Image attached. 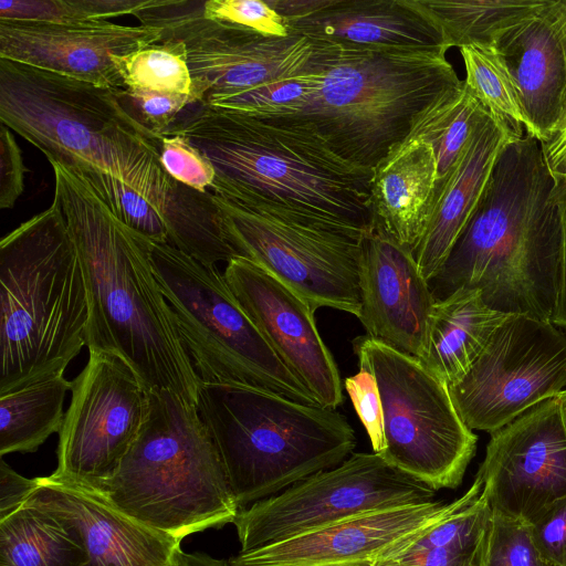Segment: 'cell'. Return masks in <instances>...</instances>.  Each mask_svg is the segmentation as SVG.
<instances>
[{
  "label": "cell",
  "instance_id": "cell-22",
  "mask_svg": "<svg viewBox=\"0 0 566 566\" xmlns=\"http://www.w3.org/2000/svg\"><path fill=\"white\" fill-rule=\"evenodd\" d=\"M516 139L488 112L475 126L457 165L436 196L433 212L413 251L430 282L474 213L504 147Z\"/></svg>",
  "mask_w": 566,
  "mask_h": 566
},
{
  "label": "cell",
  "instance_id": "cell-34",
  "mask_svg": "<svg viewBox=\"0 0 566 566\" xmlns=\"http://www.w3.org/2000/svg\"><path fill=\"white\" fill-rule=\"evenodd\" d=\"M112 60L125 87L191 96L192 78L185 48L178 41L161 40L126 55H113Z\"/></svg>",
  "mask_w": 566,
  "mask_h": 566
},
{
  "label": "cell",
  "instance_id": "cell-14",
  "mask_svg": "<svg viewBox=\"0 0 566 566\" xmlns=\"http://www.w3.org/2000/svg\"><path fill=\"white\" fill-rule=\"evenodd\" d=\"M566 389V332L523 314H510L468 373L449 386L471 429L492 433Z\"/></svg>",
  "mask_w": 566,
  "mask_h": 566
},
{
  "label": "cell",
  "instance_id": "cell-13",
  "mask_svg": "<svg viewBox=\"0 0 566 566\" xmlns=\"http://www.w3.org/2000/svg\"><path fill=\"white\" fill-rule=\"evenodd\" d=\"M436 491L379 453H352L270 497L241 509L233 522L240 552L277 543L343 520L434 501Z\"/></svg>",
  "mask_w": 566,
  "mask_h": 566
},
{
  "label": "cell",
  "instance_id": "cell-12",
  "mask_svg": "<svg viewBox=\"0 0 566 566\" xmlns=\"http://www.w3.org/2000/svg\"><path fill=\"white\" fill-rule=\"evenodd\" d=\"M135 17L140 24L160 28L161 40L182 43L195 104L212 94L243 91L316 70L332 46L329 41L298 33L269 36L206 19L197 0H164Z\"/></svg>",
  "mask_w": 566,
  "mask_h": 566
},
{
  "label": "cell",
  "instance_id": "cell-16",
  "mask_svg": "<svg viewBox=\"0 0 566 566\" xmlns=\"http://www.w3.org/2000/svg\"><path fill=\"white\" fill-rule=\"evenodd\" d=\"M490 436L475 478L492 511L531 522L566 497V407L560 394Z\"/></svg>",
  "mask_w": 566,
  "mask_h": 566
},
{
  "label": "cell",
  "instance_id": "cell-10",
  "mask_svg": "<svg viewBox=\"0 0 566 566\" xmlns=\"http://www.w3.org/2000/svg\"><path fill=\"white\" fill-rule=\"evenodd\" d=\"M230 243L303 297L358 317L363 241L370 235L251 193L212 186Z\"/></svg>",
  "mask_w": 566,
  "mask_h": 566
},
{
  "label": "cell",
  "instance_id": "cell-43",
  "mask_svg": "<svg viewBox=\"0 0 566 566\" xmlns=\"http://www.w3.org/2000/svg\"><path fill=\"white\" fill-rule=\"evenodd\" d=\"M38 488V478L28 479L17 473L4 460L0 462V520L25 503Z\"/></svg>",
  "mask_w": 566,
  "mask_h": 566
},
{
  "label": "cell",
  "instance_id": "cell-47",
  "mask_svg": "<svg viewBox=\"0 0 566 566\" xmlns=\"http://www.w3.org/2000/svg\"><path fill=\"white\" fill-rule=\"evenodd\" d=\"M543 12L557 35L566 63V0H546Z\"/></svg>",
  "mask_w": 566,
  "mask_h": 566
},
{
  "label": "cell",
  "instance_id": "cell-8",
  "mask_svg": "<svg viewBox=\"0 0 566 566\" xmlns=\"http://www.w3.org/2000/svg\"><path fill=\"white\" fill-rule=\"evenodd\" d=\"M447 51L357 50L334 43L317 91L294 116L343 159L371 172L407 139L416 116L461 82Z\"/></svg>",
  "mask_w": 566,
  "mask_h": 566
},
{
  "label": "cell",
  "instance_id": "cell-26",
  "mask_svg": "<svg viewBox=\"0 0 566 566\" xmlns=\"http://www.w3.org/2000/svg\"><path fill=\"white\" fill-rule=\"evenodd\" d=\"M509 315L488 306L479 289L461 287L437 300L421 361L449 387L468 373Z\"/></svg>",
  "mask_w": 566,
  "mask_h": 566
},
{
  "label": "cell",
  "instance_id": "cell-5",
  "mask_svg": "<svg viewBox=\"0 0 566 566\" xmlns=\"http://www.w3.org/2000/svg\"><path fill=\"white\" fill-rule=\"evenodd\" d=\"M0 290V395L64 374L86 346L88 304L55 201L1 239Z\"/></svg>",
  "mask_w": 566,
  "mask_h": 566
},
{
  "label": "cell",
  "instance_id": "cell-30",
  "mask_svg": "<svg viewBox=\"0 0 566 566\" xmlns=\"http://www.w3.org/2000/svg\"><path fill=\"white\" fill-rule=\"evenodd\" d=\"M441 33L448 49L493 44L501 32L545 0H409Z\"/></svg>",
  "mask_w": 566,
  "mask_h": 566
},
{
  "label": "cell",
  "instance_id": "cell-21",
  "mask_svg": "<svg viewBox=\"0 0 566 566\" xmlns=\"http://www.w3.org/2000/svg\"><path fill=\"white\" fill-rule=\"evenodd\" d=\"M27 501L76 525L87 553L85 566H174L184 554L180 541L138 523L85 488L39 476Z\"/></svg>",
  "mask_w": 566,
  "mask_h": 566
},
{
  "label": "cell",
  "instance_id": "cell-24",
  "mask_svg": "<svg viewBox=\"0 0 566 566\" xmlns=\"http://www.w3.org/2000/svg\"><path fill=\"white\" fill-rule=\"evenodd\" d=\"M545 3L501 32L493 43L516 84L530 135L541 143L556 134L566 97V63L543 12Z\"/></svg>",
  "mask_w": 566,
  "mask_h": 566
},
{
  "label": "cell",
  "instance_id": "cell-28",
  "mask_svg": "<svg viewBox=\"0 0 566 566\" xmlns=\"http://www.w3.org/2000/svg\"><path fill=\"white\" fill-rule=\"evenodd\" d=\"M490 523L491 509L484 500L463 502L380 562L391 566H484Z\"/></svg>",
  "mask_w": 566,
  "mask_h": 566
},
{
  "label": "cell",
  "instance_id": "cell-42",
  "mask_svg": "<svg viewBox=\"0 0 566 566\" xmlns=\"http://www.w3.org/2000/svg\"><path fill=\"white\" fill-rule=\"evenodd\" d=\"M24 165L20 147L11 129L0 125V208L14 206L24 189Z\"/></svg>",
  "mask_w": 566,
  "mask_h": 566
},
{
  "label": "cell",
  "instance_id": "cell-35",
  "mask_svg": "<svg viewBox=\"0 0 566 566\" xmlns=\"http://www.w3.org/2000/svg\"><path fill=\"white\" fill-rule=\"evenodd\" d=\"M484 566H553L537 548L528 522L491 510Z\"/></svg>",
  "mask_w": 566,
  "mask_h": 566
},
{
  "label": "cell",
  "instance_id": "cell-17",
  "mask_svg": "<svg viewBox=\"0 0 566 566\" xmlns=\"http://www.w3.org/2000/svg\"><path fill=\"white\" fill-rule=\"evenodd\" d=\"M223 276L274 353L317 402L329 409L342 405L339 371L318 333L312 306L245 256L229 261Z\"/></svg>",
  "mask_w": 566,
  "mask_h": 566
},
{
  "label": "cell",
  "instance_id": "cell-44",
  "mask_svg": "<svg viewBox=\"0 0 566 566\" xmlns=\"http://www.w3.org/2000/svg\"><path fill=\"white\" fill-rule=\"evenodd\" d=\"M555 182L562 216V258L557 304L552 323L566 329V177L556 179Z\"/></svg>",
  "mask_w": 566,
  "mask_h": 566
},
{
  "label": "cell",
  "instance_id": "cell-27",
  "mask_svg": "<svg viewBox=\"0 0 566 566\" xmlns=\"http://www.w3.org/2000/svg\"><path fill=\"white\" fill-rule=\"evenodd\" d=\"M78 528L39 504L23 505L0 520V566H85Z\"/></svg>",
  "mask_w": 566,
  "mask_h": 566
},
{
  "label": "cell",
  "instance_id": "cell-33",
  "mask_svg": "<svg viewBox=\"0 0 566 566\" xmlns=\"http://www.w3.org/2000/svg\"><path fill=\"white\" fill-rule=\"evenodd\" d=\"M323 63L321 67L298 76L243 91L212 94L201 104L260 118L300 114L308 98L317 91Z\"/></svg>",
  "mask_w": 566,
  "mask_h": 566
},
{
  "label": "cell",
  "instance_id": "cell-7",
  "mask_svg": "<svg viewBox=\"0 0 566 566\" xmlns=\"http://www.w3.org/2000/svg\"><path fill=\"white\" fill-rule=\"evenodd\" d=\"M197 410L241 509L340 464L356 447L335 409L258 387L201 381Z\"/></svg>",
  "mask_w": 566,
  "mask_h": 566
},
{
  "label": "cell",
  "instance_id": "cell-1",
  "mask_svg": "<svg viewBox=\"0 0 566 566\" xmlns=\"http://www.w3.org/2000/svg\"><path fill=\"white\" fill-rule=\"evenodd\" d=\"M50 164L53 201L65 218L86 287V347L120 355L150 391L168 390L197 407L201 380L156 277L148 239L118 220L84 180Z\"/></svg>",
  "mask_w": 566,
  "mask_h": 566
},
{
  "label": "cell",
  "instance_id": "cell-23",
  "mask_svg": "<svg viewBox=\"0 0 566 566\" xmlns=\"http://www.w3.org/2000/svg\"><path fill=\"white\" fill-rule=\"evenodd\" d=\"M285 24L289 32L357 50H449L409 0H328Z\"/></svg>",
  "mask_w": 566,
  "mask_h": 566
},
{
  "label": "cell",
  "instance_id": "cell-36",
  "mask_svg": "<svg viewBox=\"0 0 566 566\" xmlns=\"http://www.w3.org/2000/svg\"><path fill=\"white\" fill-rule=\"evenodd\" d=\"M201 12L206 19L244 27L263 35L284 38L290 34L283 18L266 0L201 1Z\"/></svg>",
  "mask_w": 566,
  "mask_h": 566
},
{
  "label": "cell",
  "instance_id": "cell-2",
  "mask_svg": "<svg viewBox=\"0 0 566 566\" xmlns=\"http://www.w3.org/2000/svg\"><path fill=\"white\" fill-rule=\"evenodd\" d=\"M560 258L556 182L541 142L526 133L500 154L474 213L429 284L436 300L479 289L495 311L552 322Z\"/></svg>",
  "mask_w": 566,
  "mask_h": 566
},
{
  "label": "cell",
  "instance_id": "cell-15",
  "mask_svg": "<svg viewBox=\"0 0 566 566\" xmlns=\"http://www.w3.org/2000/svg\"><path fill=\"white\" fill-rule=\"evenodd\" d=\"M149 389L113 352H90L72 380L51 479L93 488L112 478L135 442L149 409Z\"/></svg>",
  "mask_w": 566,
  "mask_h": 566
},
{
  "label": "cell",
  "instance_id": "cell-32",
  "mask_svg": "<svg viewBox=\"0 0 566 566\" xmlns=\"http://www.w3.org/2000/svg\"><path fill=\"white\" fill-rule=\"evenodd\" d=\"M460 53L464 83L480 104L515 138L530 134L516 84L501 52L493 44L473 43Z\"/></svg>",
  "mask_w": 566,
  "mask_h": 566
},
{
  "label": "cell",
  "instance_id": "cell-46",
  "mask_svg": "<svg viewBox=\"0 0 566 566\" xmlns=\"http://www.w3.org/2000/svg\"><path fill=\"white\" fill-rule=\"evenodd\" d=\"M284 22L307 15L326 6L328 0H266Z\"/></svg>",
  "mask_w": 566,
  "mask_h": 566
},
{
  "label": "cell",
  "instance_id": "cell-38",
  "mask_svg": "<svg viewBox=\"0 0 566 566\" xmlns=\"http://www.w3.org/2000/svg\"><path fill=\"white\" fill-rule=\"evenodd\" d=\"M122 95L130 105L128 108L134 109V116L160 138L166 135L187 106L195 105L190 95L139 87H126Z\"/></svg>",
  "mask_w": 566,
  "mask_h": 566
},
{
  "label": "cell",
  "instance_id": "cell-3",
  "mask_svg": "<svg viewBox=\"0 0 566 566\" xmlns=\"http://www.w3.org/2000/svg\"><path fill=\"white\" fill-rule=\"evenodd\" d=\"M122 92L0 59V123L77 177L125 182L165 220L186 185L165 170L161 138L134 116Z\"/></svg>",
  "mask_w": 566,
  "mask_h": 566
},
{
  "label": "cell",
  "instance_id": "cell-4",
  "mask_svg": "<svg viewBox=\"0 0 566 566\" xmlns=\"http://www.w3.org/2000/svg\"><path fill=\"white\" fill-rule=\"evenodd\" d=\"M197 105L165 136L186 137L208 158L216 170L212 186L373 233L371 172L338 156L307 123Z\"/></svg>",
  "mask_w": 566,
  "mask_h": 566
},
{
  "label": "cell",
  "instance_id": "cell-29",
  "mask_svg": "<svg viewBox=\"0 0 566 566\" xmlns=\"http://www.w3.org/2000/svg\"><path fill=\"white\" fill-rule=\"evenodd\" d=\"M71 388L72 381L56 374L0 395V455L35 452L52 433H59Z\"/></svg>",
  "mask_w": 566,
  "mask_h": 566
},
{
  "label": "cell",
  "instance_id": "cell-11",
  "mask_svg": "<svg viewBox=\"0 0 566 566\" xmlns=\"http://www.w3.org/2000/svg\"><path fill=\"white\" fill-rule=\"evenodd\" d=\"M359 367L375 377L389 464L432 490L457 489L476 451L448 385L423 363L367 335L353 342Z\"/></svg>",
  "mask_w": 566,
  "mask_h": 566
},
{
  "label": "cell",
  "instance_id": "cell-31",
  "mask_svg": "<svg viewBox=\"0 0 566 566\" xmlns=\"http://www.w3.org/2000/svg\"><path fill=\"white\" fill-rule=\"evenodd\" d=\"M486 113L464 81H461L439 95L416 116L407 139L421 140L432 146L438 165L437 192L448 179L475 126Z\"/></svg>",
  "mask_w": 566,
  "mask_h": 566
},
{
  "label": "cell",
  "instance_id": "cell-19",
  "mask_svg": "<svg viewBox=\"0 0 566 566\" xmlns=\"http://www.w3.org/2000/svg\"><path fill=\"white\" fill-rule=\"evenodd\" d=\"M161 29L111 21L55 24L0 20V59L124 91L112 60L159 43Z\"/></svg>",
  "mask_w": 566,
  "mask_h": 566
},
{
  "label": "cell",
  "instance_id": "cell-25",
  "mask_svg": "<svg viewBox=\"0 0 566 566\" xmlns=\"http://www.w3.org/2000/svg\"><path fill=\"white\" fill-rule=\"evenodd\" d=\"M437 185L438 165L432 146L406 139L371 171L369 202L374 231L413 254L433 212Z\"/></svg>",
  "mask_w": 566,
  "mask_h": 566
},
{
  "label": "cell",
  "instance_id": "cell-20",
  "mask_svg": "<svg viewBox=\"0 0 566 566\" xmlns=\"http://www.w3.org/2000/svg\"><path fill=\"white\" fill-rule=\"evenodd\" d=\"M359 286L367 336L422 360L437 300L412 252L374 231L363 241Z\"/></svg>",
  "mask_w": 566,
  "mask_h": 566
},
{
  "label": "cell",
  "instance_id": "cell-49",
  "mask_svg": "<svg viewBox=\"0 0 566 566\" xmlns=\"http://www.w3.org/2000/svg\"><path fill=\"white\" fill-rule=\"evenodd\" d=\"M565 129H566V97H565L563 116H562V119H560V123H559V126H558V129H557L556 134L559 133V132H563Z\"/></svg>",
  "mask_w": 566,
  "mask_h": 566
},
{
  "label": "cell",
  "instance_id": "cell-40",
  "mask_svg": "<svg viewBox=\"0 0 566 566\" xmlns=\"http://www.w3.org/2000/svg\"><path fill=\"white\" fill-rule=\"evenodd\" d=\"M344 386L368 433L374 452L380 453L385 447L384 416L374 375L368 369L359 367L357 374L345 378Z\"/></svg>",
  "mask_w": 566,
  "mask_h": 566
},
{
  "label": "cell",
  "instance_id": "cell-45",
  "mask_svg": "<svg viewBox=\"0 0 566 566\" xmlns=\"http://www.w3.org/2000/svg\"><path fill=\"white\" fill-rule=\"evenodd\" d=\"M541 145L553 178L556 180L566 177V129Z\"/></svg>",
  "mask_w": 566,
  "mask_h": 566
},
{
  "label": "cell",
  "instance_id": "cell-37",
  "mask_svg": "<svg viewBox=\"0 0 566 566\" xmlns=\"http://www.w3.org/2000/svg\"><path fill=\"white\" fill-rule=\"evenodd\" d=\"M160 161L174 179L199 191H209L216 178L212 164L181 135L161 137Z\"/></svg>",
  "mask_w": 566,
  "mask_h": 566
},
{
  "label": "cell",
  "instance_id": "cell-39",
  "mask_svg": "<svg viewBox=\"0 0 566 566\" xmlns=\"http://www.w3.org/2000/svg\"><path fill=\"white\" fill-rule=\"evenodd\" d=\"M0 20L55 24L95 21L84 0H1Z\"/></svg>",
  "mask_w": 566,
  "mask_h": 566
},
{
  "label": "cell",
  "instance_id": "cell-41",
  "mask_svg": "<svg viewBox=\"0 0 566 566\" xmlns=\"http://www.w3.org/2000/svg\"><path fill=\"white\" fill-rule=\"evenodd\" d=\"M528 523L546 560L553 566H566V497L547 506Z\"/></svg>",
  "mask_w": 566,
  "mask_h": 566
},
{
  "label": "cell",
  "instance_id": "cell-9",
  "mask_svg": "<svg viewBox=\"0 0 566 566\" xmlns=\"http://www.w3.org/2000/svg\"><path fill=\"white\" fill-rule=\"evenodd\" d=\"M148 244L156 277L202 382L241 384L321 406L274 353L217 265L169 243Z\"/></svg>",
  "mask_w": 566,
  "mask_h": 566
},
{
  "label": "cell",
  "instance_id": "cell-6",
  "mask_svg": "<svg viewBox=\"0 0 566 566\" xmlns=\"http://www.w3.org/2000/svg\"><path fill=\"white\" fill-rule=\"evenodd\" d=\"M85 489L180 542L233 524L241 510L197 407L168 390L149 391L147 417L116 473Z\"/></svg>",
  "mask_w": 566,
  "mask_h": 566
},
{
  "label": "cell",
  "instance_id": "cell-51",
  "mask_svg": "<svg viewBox=\"0 0 566 566\" xmlns=\"http://www.w3.org/2000/svg\"><path fill=\"white\" fill-rule=\"evenodd\" d=\"M563 399H564V402H565V407H566V389L564 391L560 392Z\"/></svg>",
  "mask_w": 566,
  "mask_h": 566
},
{
  "label": "cell",
  "instance_id": "cell-50",
  "mask_svg": "<svg viewBox=\"0 0 566 566\" xmlns=\"http://www.w3.org/2000/svg\"><path fill=\"white\" fill-rule=\"evenodd\" d=\"M373 566H391V565H389V564H387V563H381V562H380V563H376V564H375V565H373Z\"/></svg>",
  "mask_w": 566,
  "mask_h": 566
},
{
  "label": "cell",
  "instance_id": "cell-48",
  "mask_svg": "<svg viewBox=\"0 0 566 566\" xmlns=\"http://www.w3.org/2000/svg\"><path fill=\"white\" fill-rule=\"evenodd\" d=\"M174 566H232L229 560L211 557L205 553H185Z\"/></svg>",
  "mask_w": 566,
  "mask_h": 566
},
{
  "label": "cell",
  "instance_id": "cell-18",
  "mask_svg": "<svg viewBox=\"0 0 566 566\" xmlns=\"http://www.w3.org/2000/svg\"><path fill=\"white\" fill-rule=\"evenodd\" d=\"M452 502L432 501L356 515L230 557L232 566H373L449 514Z\"/></svg>",
  "mask_w": 566,
  "mask_h": 566
}]
</instances>
